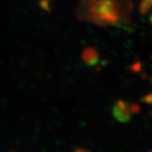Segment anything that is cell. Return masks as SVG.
I'll list each match as a JSON object with an SVG mask.
<instances>
[{"mask_svg": "<svg viewBox=\"0 0 152 152\" xmlns=\"http://www.w3.org/2000/svg\"><path fill=\"white\" fill-rule=\"evenodd\" d=\"M113 115L120 123H128L132 118L130 106L123 100H118L113 107Z\"/></svg>", "mask_w": 152, "mask_h": 152, "instance_id": "cell-2", "label": "cell"}, {"mask_svg": "<svg viewBox=\"0 0 152 152\" xmlns=\"http://www.w3.org/2000/svg\"><path fill=\"white\" fill-rule=\"evenodd\" d=\"M81 58L86 64L89 66H94L99 61V53L96 49L89 47L84 49V51L82 52Z\"/></svg>", "mask_w": 152, "mask_h": 152, "instance_id": "cell-3", "label": "cell"}, {"mask_svg": "<svg viewBox=\"0 0 152 152\" xmlns=\"http://www.w3.org/2000/svg\"><path fill=\"white\" fill-rule=\"evenodd\" d=\"M149 20H150V23L151 24L152 26V14L151 15V16H150V18H149Z\"/></svg>", "mask_w": 152, "mask_h": 152, "instance_id": "cell-9", "label": "cell"}, {"mask_svg": "<svg viewBox=\"0 0 152 152\" xmlns=\"http://www.w3.org/2000/svg\"><path fill=\"white\" fill-rule=\"evenodd\" d=\"M48 1H50V0H48Z\"/></svg>", "mask_w": 152, "mask_h": 152, "instance_id": "cell-10", "label": "cell"}, {"mask_svg": "<svg viewBox=\"0 0 152 152\" xmlns=\"http://www.w3.org/2000/svg\"><path fill=\"white\" fill-rule=\"evenodd\" d=\"M49 1L48 0H42L40 2V6L44 10L50 11V7H49Z\"/></svg>", "mask_w": 152, "mask_h": 152, "instance_id": "cell-7", "label": "cell"}, {"mask_svg": "<svg viewBox=\"0 0 152 152\" xmlns=\"http://www.w3.org/2000/svg\"><path fill=\"white\" fill-rule=\"evenodd\" d=\"M152 7V0H142L140 4V12L141 15H146Z\"/></svg>", "mask_w": 152, "mask_h": 152, "instance_id": "cell-4", "label": "cell"}, {"mask_svg": "<svg viewBox=\"0 0 152 152\" xmlns=\"http://www.w3.org/2000/svg\"><path fill=\"white\" fill-rule=\"evenodd\" d=\"M87 4V20L100 26L122 24L128 16L129 6L123 4L129 0H83Z\"/></svg>", "mask_w": 152, "mask_h": 152, "instance_id": "cell-1", "label": "cell"}, {"mask_svg": "<svg viewBox=\"0 0 152 152\" xmlns=\"http://www.w3.org/2000/svg\"><path fill=\"white\" fill-rule=\"evenodd\" d=\"M131 70L134 73H138L141 70V63L140 62H136L135 64H134L131 66Z\"/></svg>", "mask_w": 152, "mask_h": 152, "instance_id": "cell-6", "label": "cell"}, {"mask_svg": "<svg viewBox=\"0 0 152 152\" xmlns=\"http://www.w3.org/2000/svg\"><path fill=\"white\" fill-rule=\"evenodd\" d=\"M130 110L132 113L137 114L140 113V111H141V107H140V106L139 104L134 103V104H132V105L130 106Z\"/></svg>", "mask_w": 152, "mask_h": 152, "instance_id": "cell-5", "label": "cell"}, {"mask_svg": "<svg viewBox=\"0 0 152 152\" xmlns=\"http://www.w3.org/2000/svg\"><path fill=\"white\" fill-rule=\"evenodd\" d=\"M151 115H152V113H151Z\"/></svg>", "mask_w": 152, "mask_h": 152, "instance_id": "cell-11", "label": "cell"}, {"mask_svg": "<svg viewBox=\"0 0 152 152\" xmlns=\"http://www.w3.org/2000/svg\"><path fill=\"white\" fill-rule=\"evenodd\" d=\"M141 102L147 104H152V93L146 95L141 99Z\"/></svg>", "mask_w": 152, "mask_h": 152, "instance_id": "cell-8", "label": "cell"}]
</instances>
